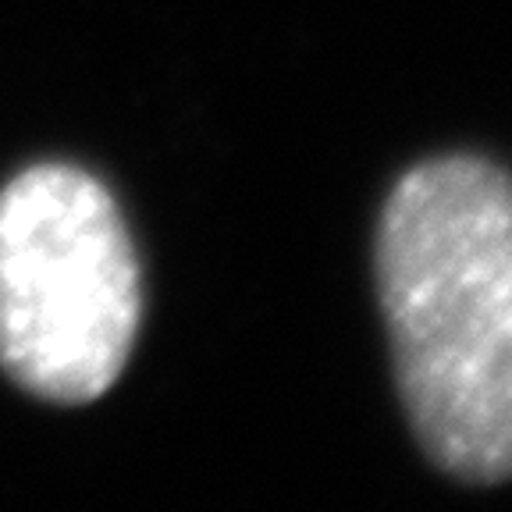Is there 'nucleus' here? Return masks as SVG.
<instances>
[{
	"instance_id": "1",
	"label": "nucleus",
	"mask_w": 512,
	"mask_h": 512,
	"mask_svg": "<svg viewBox=\"0 0 512 512\" xmlns=\"http://www.w3.org/2000/svg\"><path fill=\"white\" fill-rule=\"evenodd\" d=\"M374 274L427 459L463 484L512 480V171L463 150L416 160L384 196Z\"/></svg>"
},
{
	"instance_id": "2",
	"label": "nucleus",
	"mask_w": 512,
	"mask_h": 512,
	"mask_svg": "<svg viewBox=\"0 0 512 512\" xmlns=\"http://www.w3.org/2000/svg\"><path fill=\"white\" fill-rule=\"evenodd\" d=\"M143 328V271L93 171L47 160L0 189V370L43 402L118 384Z\"/></svg>"
}]
</instances>
